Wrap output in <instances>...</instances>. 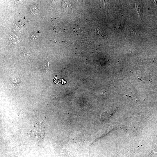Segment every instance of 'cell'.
Masks as SVG:
<instances>
[{
  "label": "cell",
  "mask_w": 157,
  "mask_h": 157,
  "mask_svg": "<svg viewBox=\"0 0 157 157\" xmlns=\"http://www.w3.org/2000/svg\"><path fill=\"white\" fill-rule=\"evenodd\" d=\"M97 32L98 34L102 36H103L105 35L103 31L100 28H99L98 27L97 29Z\"/></svg>",
  "instance_id": "cell-6"
},
{
  "label": "cell",
  "mask_w": 157,
  "mask_h": 157,
  "mask_svg": "<svg viewBox=\"0 0 157 157\" xmlns=\"http://www.w3.org/2000/svg\"><path fill=\"white\" fill-rule=\"evenodd\" d=\"M30 12L34 15H35L38 13V9L36 6L33 5L30 6L29 8Z\"/></svg>",
  "instance_id": "cell-2"
},
{
  "label": "cell",
  "mask_w": 157,
  "mask_h": 157,
  "mask_svg": "<svg viewBox=\"0 0 157 157\" xmlns=\"http://www.w3.org/2000/svg\"><path fill=\"white\" fill-rule=\"evenodd\" d=\"M45 128L43 123H38L35 124L31 129L30 135L34 141L40 142L44 139L45 135Z\"/></svg>",
  "instance_id": "cell-1"
},
{
  "label": "cell",
  "mask_w": 157,
  "mask_h": 157,
  "mask_svg": "<svg viewBox=\"0 0 157 157\" xmlns=\"http://www.w3.org/2000/svg\"><path fill=\"white\" fill-rule=\"evenodd\" d=\"M135 6L138 13L141 15L142 12V6L139 2L137 1L135 3Z\"/></svg>",
  "instance_id": "cell-3"
},
{
  "label": "cell",
  "mask_w": 157,
  "mask_h": 157,
  "mask_svg": "<svg viewBox=\"0 0 157 157\" xmlns=\"http://www.w3.org/2000/svg\"><path fill=\"white\" fill-rule=\"evenodd\" d=\"M39 37V34L36 33H33L31 34V37L33 40H36Z\"/></svg>",
  "instance_id": "cell-5"
},
{
  "label": "cell",
  "mask_w": 157,
  "mask_h": 157,
  "mask_svg": "<svg viewBox=\"0 0 157 157\" xmlns=\"http://www.w3.org/2000/svg\"><path fill=\"white\" fill-rule=\"evenodd\" d=\"M125 22V20H121L119 22V27L120 29V31L121 32H121L122 30V29L123 26L124 25V24Z\"/></svg>",
  "instance_id": "cell-4"
}]
</instances>
